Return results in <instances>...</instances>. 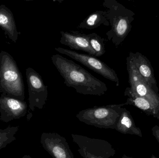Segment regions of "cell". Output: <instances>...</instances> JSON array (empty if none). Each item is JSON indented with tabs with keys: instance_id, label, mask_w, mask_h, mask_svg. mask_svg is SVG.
Segmentation results:
<instances>
[{
	"instance_id": "cell-16",
	"label": "cell",
	"mask_w": 159,
	"mask_h": 158,
	"mask_svg": "<svg viewBox=\"0 0 159 158\" xmlns=\"http://www.w3.org/2000/svg\"><path fill=\"white\" fill-rule=\"evenodd\" d=\"M22 158H34L30 156H29V155H25V156H23L22 157Z\"/></svg>"
},
{
	"instance_id": "cell-3",
	"label": "cell",
	"mask_w": 159,
	"mask_h": 158,
	"mask_svg": "<svg viewBox=\"0 0 159 158\" xmlns=\"http://www.w3.org/2000/svg\"><path fill=\"white\" fill-rule=\"evenodd\" d=\"M0 93L20 101L25 99L22 75L13 58L4 51L0 53Z\"/></svg>"
},
{
	"instance_id": "cell-4",
	"label": "cell",
	"mask_w": 159,
	"mask_h": 158,
	"mask_svg": "<svg viewBox=\"0 0 159 158\" xmlns=\"http://www.w3.org/2000/svg\"><path fill=\"white\" fill-rule=\"evenodd\" d=\"M123 105H110L94 106L78 112L76 118L87 125L101 129H116L121 106Z\"/></svg>"
},
{
	"instance_id": "cell-2",
	"label": "cell",
	"mask_w": 159,
	"mask_h": 158,
	"mask_svg": "<svg viewBox=\"0 0 159 158\" xmlns=\"http://www.w3.org/2000/svg\"><path fill=\"white\" fill-rule=\"evenodd\" d=\"M107 17L111 28L106 34L116 47L121 44L131 31L134 14L116 0H105Z\"/></svg>"
},
{
	"instance_id": "cell-1",
	"label": "cell",
	"mask_w": 159,
	"mask_h": 158,
	"mask_svg": "<svg viewBox=\"0 0 159 158\" xmlns=\"http://www.w3.org/2000/svg\"><path fill=\"white\" fill-rule=\"evenodd\" d=\"M51 60L64 79V84L67 87L74 88L78 93L101 96L107 92L104 83L72 60L59 54L53 55Z\"/></svg>"
},
{
	"instance_id": "cell-9",
	"label": "cell",
	"mask_w": 159,
	"mask_h": 158,
	"mask_svg": "<svg viewBox=\"0 0 159 158\" xmlns=\"http://www.w3.org/2000/svg\"><path fill=\"white\" fill-rule=\"evenodd\" d=\"M28 105L25 101H20L4 95L0 96V121L8 122L19 119L26 116Z\"/></svg>"
},
{
	"instance_id": "cell-14",
	"label": "cell",
	"mask_w": 159,
	"mask_h": 158,
	"mask_svg": "<svg viewBox=\"0 0 159 158\" xmlns=\"http://www.w3.org/2000/svg\"><path fill=\"white\" fill-rule=\"evenodd\" d=\"M91 48L94 53L95 57L102 56L105 53V39L96 33L88 34Z\"/></svg>"
},
{
	"instance_id": "cell-12",
	"label": "cell",
	"mask_w": 159,
	"mask_h": 158,
	"mask_svg": "<svg viewBox=\"0 0 159 158\" xmlns=\"http://www.w3.org/2000/svg\"><path fill=\"white\" fill-rule=\"evenodd\" d=\"M0 28L7 37L16 43L19 32H18L16 21L11 10L4 5H0Z\"/></svg>"
},
{
	"instance_id": "cell-11",
	"label": "cell",
	"mask_w": 159,
	"mask_h": 158,
	"mask_svg": "<svg viewBox=\"0 0 159 158\" xmlns=\"http://www.w3.org/2000/svg\"><path fill=\"white\" fill-rule=\"evenodd\" d=\"M128 57L133 63L144 79L152 87V89L154 90L157 89V81L154 77L153 68L147 58L139 52L135 53L131 52Z\"/></svg>"
},
{
	"instance_id": "cell-6",
	"label": "cell",
	"mask_w": 159,
	"mask_h": 158,
	"mask_svg": "<svg viewBox=\"0 0 159 158\" xmlns=\"http://www.w3.org/2000/svg\"><path fill=\"white\" fill-rule=\"evenodd\" d=\"M55 50L58 53L66 55L89 68L93 71L100 74L105 79L116 83L119 85V80L116 71L106 63L95 57L89 54L80 53L78 52L61 47H56Z\"/></svg>"
},
{
	"instance_id": "cell-15",
	"label": "cell",
	"mask_w": 159,
	"mask_h": 158,
	"mask_svg": "<svg viewBox=\"0 0 159 158\" xmlns=\"http://www.w3.org/2000/svg\"><path fill=\"white\" fill-rule=\"evenodd\" d=\"M19 129V126L8 127L4 129H0V150L5 148L7 145L16 140V134Z\"/></svg>"
},
{
	"instance_id": "cell-13",
	"label": "cell",
	"mask_w": 159,
	"mask_h": 158,
	"mask_svg": "<svg viewBox=\"0 0 159 158\" xmlns=\"http://www.w3.org/2000/svg\"><path fill=\"white\" fill-rule=\"evenodd\" d=\"M106 11L97 10L89 15L78 26L81 29L92 30L100 26H109V21L107 17Z\"/></svg>"
},
{
	"instance_id": "cell-17",
	"label": "cell",
	"mask_w": 159,
	"mask_h": 158,
	"mask_svg": "<svg viewBox=\"0 0 159 158\" xmlns=\"http://www.w3.org/2000/svg\"><path fill=\"white\" fill-rule=\"evenodd\" d=\"M122 158H127V157H123Z\"/></svg>"
},
{
	"instance_id": "cell-8",
	"label": "cell",
	"mask_w": 159,
	"mask_h": 158,
	"mask_svg": "<svg viewBox=\"0 0 159 158\" xmlns=\"http://www.w3.org/2000/svg\"><path fill=\"white\" fill-rule=\"evenodd\" d=\"M41 144L53 158H75L66 138L58 134L43 133Z\"/></svg>"
},
{
	"instance_id": "cell-7",
	"label": "cell",
	"mask_w": 159,
	"mask_h": 158,
	"mask_svg": "<svg viewBox=\"0 0 159 158\" xmlns=\"http://www.w3.org/2000/svg\"><path fill=\"white\" fill-rule=\"evenodd\" d=\"M26 75L30 110L34 111L36 108L43 109L47 101L48 86L44 83L41 75L32 68L26 69Z\"/></svg>"
},
{
	"instance_id": "cell-10",
	"label": "cell",
	"mask_w": 159,
	"mask_h": 158,
	"mask_svg": "<svg viewBox=\"0 0 159 158\" xmlns=\"http://www.w3.org/2000/svg\"><path fill=\"white\" fill-rule=\"evenodd\" d=\"M61 34L60 42L61 44L69 46L72 50L84 51L94 57V53L90 46L88 34L75 31H61Z\"/></svg>"
},
{
	"instance_id": "cell-5",
	"label": "cell",
	"mask_w": 159,
	"mask_h": 158,
	"mask_svg": "<svg viewBox=\"0 0 159 158\" xmlns=\"http://www.w3.org/2000/svg\"><path fill=\"white\" fill-rule=\"evenodd\" d=\"M71 136L73 142L78 146V152L83 158H110L116 154L111 144L106 140L74 134Z\"/></svg>"
}]
</instances>
